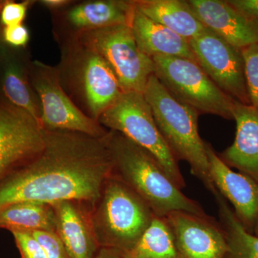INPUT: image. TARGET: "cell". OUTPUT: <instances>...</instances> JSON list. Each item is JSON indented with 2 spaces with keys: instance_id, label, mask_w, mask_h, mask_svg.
Wrapping results in <instances>:
<instances>
[{
  "instance_id": "cell-12",
  "label": "cell",
  "mask_w": 258,
  "mask_h": 258,
  "mask_svg": "<svg viewBox=\"0 0 258 258\" xmlns=\"http://www.w3.org/2000/svg\"><path fill=\"white\" fill-rule=\"evenodd\" d=\"M212 182L230 201L236 217L250 233L258 223V184L242 173L235 172L220 159L211 144L205 142Z\"/></svg>"
},
{
  "instance_id": "cell-26",
  "label": "cell",
  "mask_w": 258,
  "mask_h": 258,
  "mask_svg": "<svg viewBox=\"0 0 258 258\" xmlns=\"http://www.w3.org/2000/svg\"><path fill=\"white\" fill-rule=\"evenodd\" d=\"M21 258H47L45 250L31 232H12Z\"/></svg>"
},
{
  "instance_id": "cell-9",
  "label": "cell",
  "mask_w": 258,
  "mask_h": 258,
  "mask_svg": "<svg viewBox=\"0 0 258 258\" xmlns=\"http://www.w3.org/2000/svg\"><path fill=\"white\" fill-rule=\"evenodd\" d=\"M45 130L14 106H0V181L42 150Z\"/></svg>"
},
{
  "instance_id": "cell-32",
  "label": "cell",
  "mask_w": 258,
  "mask_h": 258,
  "mask_svg": "<svg viewBox=\"0 0 258 258\" xmlns=\"http://www.w3.org/2000/svg\"><path fill=\"white\" fill-rule=\"evenodd\" d=\"M253 234L254 235L257 236L258 237V223L257 224V225H256L255 229H254Z\"/></svg>"
},
{
  "instance_id": "cell-19",
  "label": "cell",
  "mask_w": 258,
  "mask_h": 258,
  "mask_svg": "<svg viewBox=\"0 0 258 258\" xmlns=\"http://www.w3.org/2000/svg\"><path fill=\"white\" fill-rule=\"evenodd\" d=\"M134 11L132 1L101 0L77 5L69 12L68 18L76 28L88 31L115 25L131 26Z\"/></svg>"
},
{
  "instance_id": "cell-2",
  "label": "cell",
  "mask_w": 258,
  "mask_h": 258,
  "mask_svg": "<svg viewBox=\"0 0 258 258\" xmlns=\"http://www.w3.org/2000/svg\"><path fill=\"white\" fill-rule=\"evenodd\" d=\"M107 140L113 160L111 174L135 191L156 217L175 211L205 213L200 204L181 192L150 153L117 132L109 131Z\"/></svg>"
},
{
  "instance_id": "cell-6",
  "label": "cell",
  "mask_w": 258,
  "mask_h": 258,
  "mask_svg": "<svg viewBox=\"0 0 258 258\" xmlns=\"http://www.w3.org/2000/svg\"><path fill=\"white\" fill-rule=\"evenodd\" d=\"M154 75L177 101L200 113L233 120L235 100L217 87L196 61L179 57H152Z\"/></svg>"
},
{
  "instance_id": "cell-1",
  "label": "cell",
  "mask_w": 258,
  "mask_h": 258,
  "mask_svg": "<svg viewBox=\"0 0 258 258\" xmlns=\"http://www.w3.org/2000/svg\"><path fill=\"white\" fill-rule=\"evenodd\" d=\"M108 134L97 139L45 130L42 150L0 181V210L24 202L76 200L94 207L113 169Z\"/></svg>"
},
{
  "instance_id": "cell-23",
  "label": "cell",
  "mask_w": 258,
  "mask_h": 258,
  "mask_svg": "<svg viewBox=\"0 0 258 258\" xmlns=\"http://www.w3.org/2000/svg\"><path fill=\"white\" fill-rule=\"evenodd\" d=\"M3 91L12 105L32 115L40 121V113L21 71L18 66L10 64L5 69ZM42 125V124H41Z\"/></svg>"
},
{
  "instance_id": "cell-3",
  "label": "cell",
  "mask_w": 258,
  "mask_h": 258,
  "mask_svg": "<svg viewBox=\"0 0 258 258\" xmlns=\"http://www.w3.org/2000/svg\"><path fill=\"white\" fill-rule=\"evenodd\" d=\"M144 96L174 157L178 161H186L191 174L215 195L217 189L210 177L206 145L199 134L200 113L171 96L154 74L148 81Z\"/></svg>"
},
{
  "instance_id": "cell-20",
  "label": "cell",
  "mask_w": 258,
  "mask_h": 258,
  "mask_svg": "<svg viewBox=\"0 0 258 258\" xmlns=\"http://www.w3.org/2000/svg\"><path fill=\"white\" fill-rule=\"evenodd\" d=\"M0 229L10 232H55V216L50 204L24 202L0 210Z\"/></svg>"
},
{
  "instance_id": "cell-14",
  "label": "cell",
  "mask_w": 258,
  "mask_h": 258,
  "mask_svg": "<svg viewBox=\"0 0 258 258\" xmlns=\"http://www.w3.org/2000/svg\"><path fill=\"white\" fill-rule=\"evenodd\" d=\"M55 233L73 258H96L100 247L93 230V206L76 200L52 204Z\"/></svg>"
},
{
  "instance_id": "cell-16",
  "label": "cell",
  "mask_w": 258,
  "mask_h": 258,
  "mask_svg": "<svg viewBox=\"0 0 258 258\" xmlns=\"http://www.w3.org/2000/svg\"><path fill=\"white\" fill-rule=\"evenodd\" d=\"M131 28L139 50L148 57H179L196 61L189 40L153 21L136 8Z\"/></svg>"
},
{
  "instance_id": "cell-15",
  "label": "cell",
  "mask_w": 258,
  "mask_h": 258,
  "mask_svg": "<svg viewBox=\"0 0 258 258\" xmlns=\"http://www.w3.org/2000/svg\"><path fill=\"white\" fill-rule=\"evenodd\" d=\"M232 117L237 125L235 141L219 157L258 184V107L235 101Z\"/></svg>"
},
{
  "instance_id": "cell-17",
  "label": "cell",
  "mask_w": 258,
  "mask_h": 258,
  "mask_svg": "<svg viewBox=\"0 0 258 258\" xmlns=\"http://www.w3.org/2000/svg\"><path fill=\"white\" fill-rule=\"evenodd\" d=\"M83 81L88 107L96 120L123 93L106 61L91 51L83 66Z\"/></svg>"
},
{
  "instance_id": "cell-21",
  "label": "cell",
  "mask_w": 258,
  "mask_h": 258,
  "mask_svg": "<svg viewBox=\"0 0 258 258\" xmlns=\"http://www.w3.org/2000/svg\"><path fill=\"white\" fill-rule=\"evenodd\" d=\"M225 232L227 251L225 258H258V237L244 228L227 200L218 191L214 195Z\"/></svg>"
},
{
  "instance_id": "cell-28",
  "label": "cell",
  "mask_w": 258,
  "mask_h": 258,
  "mask_svg": "<svg viewBox=\"0 0 258 258\" xmlns=\"http://www.w3.org/2000/svg\"><path fill=\"white\" fill-rule=\"evenodd\" d=\"M5 41L15 47H23L27 45L30 39V34L23 25L5 27L3 31Z\"/></svg>"
},
{
  "instance_id": "cell-30",
  "label": "cell",
  "mask_w": 258,
  "mask_h": 258,
  "mask_svg": "<svg viewBox=\"0 0 258 258\" xmlns=\"http://www.w3.org/2000/svg\"><path fill=\"white\" fill-rule=\"evenodd\" d=\"M96 258H123V255L115 249L101 247Z\"/></svg>"
},
{
  "instance_id": "cell-24",
  "label": "cell",
  "mask_w": 258,
  "mask_h": 258,
  "mask_svg": "<svg viewBox=\"0 0 258 258\" xmlns=\"http://www.w3.org/2000/svg\"><path fill=\"white\" fill-rule=\"evenodd\" d=\"M250 105L258 107V43L241 49Z\"/></svg>"
},
{
  "instance_id": "cell-25",
  "label": "cell",
  "mask_w": 258,
  "mask_h": 258,
  "mask_svg": "<svg viewBox=\"0 0 258 258\" xmlns=\"http://www.w3.org/2000/svg\"><path fill=\"white\" fill-rule=\"evenodd\" d=\"M31 233L41 244L47 258H73L55 232L36 231Z\"/></svg>"
},
{
  "instance_id": "cell-29",
  "label": "cell",
  "mask_w": 258,
  "mask_h": 258,
  "mask_svg": "<svg viewBox=\"0 0 258 258\" xmlns=\"http://www.w3.org/2000/svg\"><path fill=\"white\" fill-rule=\"evenodd\" d=\"M227 2L244 16L258 21V0H227Z\"/></svg>"
},
{
  "instance_id": "cell-4",
  "label": "cell",
  "mask_w": 258,
  "mask_h": 258,
  "mask_svg": "<svg viewBox=\"0 0 258 258\" xmlns=\"http://www.w3.org/2000/svg\"><path fill=\"white\" fill-rule=\"evenodd\" d=\"M154 217L147 204L113 174L106 180L91 213L100 248L115 249L122 254L133 248Z\"/></svg>"
},
{
  "instance_id": "cell-5",
  "label": "cell",
  "mask_w": 258,
  "mask_h": 258,
  "mask_svg": "<svg viewBox=\"0 0 258 258\" xmlns=\"http://www.w3.org/2000/svg\"><path fill=\"white\" fill-rule=\"evenodd\" d=\"M98 120L110 131L123 134L150 153L171 181L180 189L184 187L179 161L163 138L144 93L123 92Z\"/></svg>"
},
{
  "instance_id": "cell-31",
  "label": "cell",
  "mask_w": 258,
  "mask_h": 258,
  "mask_svg": "<svg viewBox=\"0 0 258 258\" xmlns=\"http://www.w3.org/2000/svg\"><path fill=\"white\" fill-rule=\"evenodd\" d=\"M69 2L66 0H44L42 3L45 6L50 8H58L69 4Z\"/></svg>"
},
{
  "instance_id": "cell-8",
  "label": "cell",
  "mask_w": 258,
  "mask_h": 258,
  "mask_svg": "<svg viewBox=\"0 0 258 258\" xmlns=\"http://www.w3.org/2000/svg\"><path fill=\"white\" fill-rule=\"evenodd\" d=\"M189 45L195 60L217 87L235 101L250 105L240 49L208 28Z\"/></svg>"
},
{
  "instance_id": "cell-22",
  "label": "cell",
  "mask_w": 258,
  "mask_h": 258,
  "mask_svg": "<svg viewBox=\"0 0 258 258\" xmlns=\"http://www.w3.org/2000/svg\"><path fill=\"white\" fill-rule=\"evenodd\" d=\"M123 258H179L174 235L165 217H154L149 228Z\"/></svg>"
},
{
  "instance_id": "cell-13",
  "label": "cell",
  "mask_w": 258,
  "mask_h": 258,
  "mask_svg": "<svg viewBox=\"0 0 258 258\" xmlns=\"http://www.w3.org/2000/svg\"><path fill=\"white\" fill-rule=\"evenodd\" d=\"M190 8L205 28L237 48L258 43V21L251 20L227 0H189Z\"/></svg>"
},
{
  "instance_id": "cell-10",
  "label": "cell",
  "mask_w": 258,
  "mask_h": 258,
  "mask_svg": "<svg viewBox=\"0 0 258 258\" xmlns=\"http://www.w3.org/2000/svg\"><path fill=\"white\" fill-rule=\"evenodd\" d=\"M41 67L34 80V86L41 100L40 121L43 128L76 132L97 139L106 137L109 131L84 114L64 92L57 78L46 66Z\"/></svg>"
},
{
  "instance_id": "cell-27",
  "label": "cell",
  "mask_w": 258,
  "mask_h": 258,
  "mask_svg": "<svg viewBox=\"0 0 258 258\" xmlns=\"http://www.w3.org/2000/svg\"><path fill=\"white\" fill-rule=\"evenodd\" d=\"M29 2L5 3L1 10L0 20L5 27L22 25L26 16L28 9Z\"/></svg>"
},
{
  "instance_id": "cell-18",
  "label": "cell",
  "mask_w": 258,
  "mask_h": 258,
  "mask_svg": "<svg viewBox=\"0 0 258 258\" xmlns=\"http://www.w3.org/2000/svg\"><path fill=\"white\" fill-rule=\"evenodd\" d=\"M136 9L153 21L160 24L186 40L203 33L206 28L194 14L187 1L136 0Z\"/></svg>"
},
{
  "instance_id": "cell-11",
  "label": "cell",
  "mask_w": 258,
  "mask_h": 258,
  "mask_svg": "<svg viewBox=\"0 0 258 258\" xmlns=\"http://www.w3.org/2000/svg\"><path fill=\"white\" fill-rule=\"evenodd\" d=\"M179 258H225L226 236L221 225L206 214L171 212L165 217Z\"/></svg>"
},
{
  "instance_id": "cell-7",
  "label": "cell",
  "mask_w": 258,
  "mask_h": 258,
  "mask_svg": "<svg viewBox=\"0 0 258 258\" xmlns=\"http://www.w3.org/2000/svg\"><path fill=\"white\" fill-rule=\"evenodd\" d=\"M86 32V46L106 61L123 92L144 93L155 67L152 59L139 50L131 26L115 25Z\"/></svg>"
}]
</instances>
